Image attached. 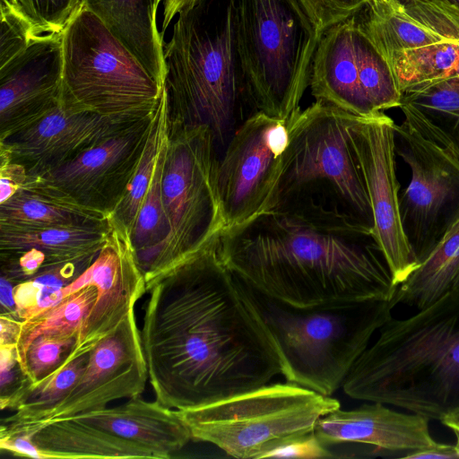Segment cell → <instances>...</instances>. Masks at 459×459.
<instances>
[{"instance_id":"6da1fadb","label":"cell","mask_w":459,"mask_h":459,"mask_svg":"<svg viewBox=\"0 0 459 459\" xmlns=\"http://www.w3.org/2000/svg\"><path fill=\"white\" fill-rule=\"evenodd\" d=\"M147 292L141 338L162 405L204 406L281 374L273 342L216 247L169 270Z\"/></svg>"},{"instance_id":"7a4b0ae2","label":"cell","mask_w":459,"mask_h":459,"mask_svg":"<svg viewBox=\"0 0 459 459\" xmlns=\"http://www.w3.org/2000/svg\"><path fill=\"white\" fill-rule=\"evenodd\" d=\"M216 251L238 278L299 307L391 300L398 287L373 226L318 198L277 203L251 221L223 231Z\"/></svg>"},{"instance_id":"3957f363","label":"cell","mask_w":459,"mask_h":459,"mask_svg":"<svg viewBox=\"0 0 459 459\" xmlns=\"http://www.w3.org/2000/svg\"><path fill=\"white\" fill-rule=\"evenodd\" d=\"M377 333L346 377V395L439 421L459 406V290Z\"/></svg>"},{"instance_id":"277c9868","label":"cell","mask_w":459,"mask_h":459,"mask_svg":"<svg viewBox=\"0 0 459 459\" xmlns=\"http://www.w3.org/2000/svg\"><path fill=\"white\" fill-rule=\"evenodd\" d=\"M176 17L164 46L168 126H207L222 147L247 102L233 0H195Z\"/></svg>"},{"instance_id":"5b68a950","label":"cell","mask_w":459,"mask_h":459,"mask_svg":"<svg viewBox=\"0 0 459 459\" xmlns=\"http://www.w3.org/2000/svg\"><path fill=\"white\" fill-rule=\"evenodd\" d=\"M237 281L277 350L288 382L331 396L373 335L393 316L394 299L290 305Z\"/></svg>"},{"instance_id":"8992f818","label":"cell","mask_w":459,"mask_h":459,"mask_svg":"<svg viewBox=\"0 0 459 459\" xmlns=\"http://www.w3.org/2000/svg\"><path fill=\"white\" fill-rule=\"evenodd\" d=\"M247 103L284 119L309 87L321 37L298 0H233Z\"/></svg>"},{"instance_id":"52a82bcc","label":"cell","mask_w":459,"mask_h":459,"mask_svg":"<svg viewBox=\"0 0 459 459\" xmlns=\"http://www.w3.org/2000/svg\"><path fill=\"white\" fill-rule=\"evenodd\" d=\"M61 39V102L124 124L154 115L164 86L85 3Z\"/></svg>"},{"instance_id":"ba28073f","label":"cell","mask_w":459,"mask_h":459,"mask_svg":"<svg viewBox=\"0 0 459 459\" xmlns=\"http://www.w3.org/2000/svg\"><path fill=\"white\" fill-rule=\"evenodd\" d=\"M218 160L209 127L168 126L161 195L169 231L143 274L146 290L169 270L213 248L225 230Z\"/></svg>"},{"instance_id":"9c48e42d","label":"cell","mask_w":459,"mask_h":459,"mask_svg":"<svg viewBox=\"0 0 459 459\" xmlns=\"http://www.w3.org/2000/svg\"><path fill=\"white\" fill-rule=\"evenodd\" d=\"M338 408L337 399L287 381L179 411L192 440L210 443L231 457L262 459L313 432L321 417Z\"/></svg>"},{"instance_id":"30bf717a","label":"cell","mask_w":459,"mask_h":459,"mask_svg":"<svg viewBox=\"0 0 459 459\" xmlns=\"http://www.w3.org/2000/svg\"><path fill=\"white\" fill-rule=\"evenodd\" d=\"M357 117L317 100L290 114L274 205L292 198H318L343 207L373 226L370 204L351 141V126Z\"/></svg>"},{"instance_id":"8fae6325","label":"cell","mask_w":459,"mask_h":459,"mask_svg":"<svg viewBox=\"0 0 459 459\" xmlns=\"http://www.w3.org/2000/svg\"><path fill=\"white\" fill-rule=\"evenodd\" d=\"M399 108L404 118L395 124V150L411 171L401 218L420 263L459 213V147L416 107L402 102Z\"/></svg>"},{"instance_id":"7c38bea8","label":"cell","mask_w":459,"mask_h":459,"mask_svg":"<svg viewBox=\"0 0 459 459\" xmlns=\"http://www.w3.org/2000/svg\"><path fill=\"white\" fill-rule=\"evenodd\" d=\"M309 88L316 100L358 117L399 108L402 101L390 65L360 30L355 15L321 34Z\"/></svg>"},{"instance_id":"4fadbf2b","label":"cell","mask_w":459,"mask_h":459,"mask_svg":"<svg viewBox=\"0 0 459 459\" xmlns=\"http://www.w3.org/2000/svg\"><path fill=\"white\" fill-rule=\"evenodd\" d=\"M288 139L289 117L279 119L262 112H254L233 132L217 165L225 230L273 209Z\"/></svg>"},{"instance_id":"5bb4252c","label":"cell","mask_w":459,"mask_h":459,"mask_svg":"<svg viewBox=\"0 0 459 459\" xmlns=\"http://www.w3.org/2000/svg\"><path fill=\"white\" fill-rule=\"evenodd\" d=\"M351 141L370 204L373 234L398 286L419 261L401 218L395 123L383 111L358 117L351 126Z\"/></svg>"},{"instance_id":"9a60e30c","label":"cell","mask_w":459,"mask_h":459,"mask_svg":"<svg viewBox=\"0 0 459 459\" xmlns=\"http://www.w3.org/2000/svg\"><path fill=\"white\" fill-rule=\"evenodd\" d=\"M148 377L141 333L132 310L90 351L85 370L62 402L39 420L4 424L33 434L45 423L101 410L117 399L140 396Z\"/></svg>"},{"instance_id":"2e32d148","label":"cell","mask_w":459,"mask_h":459,"mask_svg":"<svg viewBox=\"0 0 459 459\" xmlns=\"http://www.w3.org/2000/svg\"><path fill=\"white\" fill-rule=\"evenodd\" d=\"M108 221L107 240L92 264L58 294L61 300L89 284L97 289L94 305L66 360L89 353L100 340L117 327L147 292L130 234L112 220Z\"/></svg>"},{"instance_id":"e0dca14e","label":"cell","mask_w":459,"mask_h":459,"mask_svg":"<svg viewBox=\"0 0 459 459\" xmlns=\"http://www.w3.org/2000/svg\"><path fill=\"white\" fill-rule=\"evenodd\" d=\"M152 117L126 127L70 162L38 176L80 204L109 216L123 199L137 169Z\"/></svg>"},{"instance_id":"ac0fdd59","label":"cell","mask_w":459,"mask_h":459,"mask_svg":"<svg viewBox=\"0 0 459 459\" xmlns=\"http://www.w3.org/2000/svg\"><path fill=\"white\" fill-rule=\"evenodd\" d=\"M132 125L60 102L31 127L0 142V160L23 166L28 175H42Z\"/></svg>"},{"instance_id":"d6986e66","label":"cell","mask_w":459,"mask_h":459,"mask_svg":"<svg viewBox=\"0 0 459 459\" xmlns=\"http://www.w3.org/2000/svg\"><path fill=\"white\" fill-rule=\"evenodd\" d=\"M61 35L33 39L0 67V142L31 127L61 102Z\"/></svg>"},{"instance_id":"ffe728a7","label":"cell","mask_w":459,"mask_h":459,"mask_svg":"<svg viewBox=\"0 0 459 459\" xmlns=\"http://www.w3.org/2000/svg\"><path fill=\"white\" fill-rule=\"evenodd\" d=\"M355 18L386 62L404 50L459 40V6L447 0H369Z\"/></svg>"},{"instance_id":"44dd1931","label":"cell","mask_w":459,"mask_h":459,"mask_svg":"<svg viewBox=\"0 0 459 459\" xmlns=\"http://www.w3.org/2000/svg\"><path fill=\"white\" fill-rule=\"evenodd\" d=\"M429 419L393 410L387 404L368 402L356 408H340L321 417L315 434L327 447L359 444L372 446L379 455L405 458L410 453L438 444L429 429Z\"/></svg>"},{"instance_id":"7402d4cb","label":"cell","mask_w":459,"mask_h":459,"mask_svg":"<svg viewBox=\"0 0 459 459\" xmlns=\"http://www.w3.org/2000/svg\"><path fill=\"white\" fill-rule=\"evenodd\" d=\"M137 444L155 458L167 459L192 440L190 429L179 410H173L140 396L120 405L72 417Z\"/></svg>"},{"instance_id":"603a6c76","label":"cell","mask_w":459,"mask_h":459,"mask_svg":"<svg viewBox=\"0 0 459 459\" xmlns=\"http://www.w3.org/2000/svg\"><path fill=\"white\" fill-rule=\"evenodd\" d=\"M108 216L83 206L40 176L28 175L15 193L0 203V224L58 228L103 223Z\"/></svg>"},{"instance_id":"cb8c5ba5","label":"cell","mask_w":459,"mask_h":459,"mask_svg":"<svg viewBox=\"0 0 459 459\" xmlns=\"http://www.w3.org/2000/svg\"><path fill=\"white\" fill-rule=\"evenodd\" d=\"M84 3L164 86V45L156 24L155 0H85Z\"/></svg>"},{"instance_id":"d4e9b609","label":"cell","mask_w":459,"mask_h":459,"mask_svg":"<svg viewBox=\"0 0 459 459\" xmlns=\"http://www.w3.org/2000/svg\"><path fill=\"white\" fill-rule=\"evenodd\" d=\"M32 441L48 458H155L148 449L90 423L65 418L41 425Z\"/></svg>"},{"instance_id":"484cf974","label":"cell","mask_w":459,"mask_h":459,"mask_svg":"<svg viewBox=\"0 0 459 459\" xmlns=\"http://www.w3.org/2000/svg\"><path fill=\"white\" fill-rule=\"evenodd\" d=\"M108 231V221L58 228H25L0 224V252L17 253L36 249L45 255V266L82 261L98 255Z\"/></svg>"},{"instance_id":"4316f807","label":"cell","mask_w":459,"mask_h":459,"mask_svg":"<svg viewBox=\"0 0 459 459\" xmlns=\"http://www.w3.org/2000/svg\"><path fill=\"white\" fill-rule=\"evenodd\" d=\"M459 290V213L431 251L398 285L396 304L424 308L449 292Z\"/></svg>"},{"instance_id":"83f0119b","label":"cell","mask_w":459,"mask_h":459,"mask_svg":"<svg viewBox=\"0 0 459 459\" xmlns=\"http://www.w3.org/2000/svg\"><path fill=\"white\" fill-rule=\"evenodd\" d=\"M387 63L402 93L423 84L459 76V40L404 50L394 55Z\"/></svg>"},{"instance_id":"f1b7e54d","label":"cell","mask_w":459,"mask_h":459,"mask_svg":"<svg viewBox=\"0 0 459 459\" xmlns=\"http://www.w3.org/2000/svg\"><path fill=\"white\" fill-rule=\"evenodd\" d=\"M96 298V287L89 284L67 295L57 304L24 320L16 347L23 369L26 351L37 337L74 333L80 334Z\"/></svg>"},{"instance_id":"f546056e","label":"cell","mask_w":459,"mask_h":459,"mask_svg":"<svg viewBox=\"0 0 459 459\" xmlns=\"http://www.w3.org/2000/svg\"><path fill=\"white\" fill-rule=\"evenodd\" d=\"M167 139L168 129L162 136L152 179L131 234L132 245L143 274L169 231L161 195Z\"/></svg>"},{"instance_id":"4dcf8cb0","label":"cell","mask_w":459,"mask_h":459,"mask_svg":"<svg viewBox=\"0 0 459 459\" xmlns=\"http://www.w3.org/2000/svg\"><path fill=\"white\" fill-rule=\"evenodd\" d=\"M167 129L168 100L164 85L160 101L152 119L149 135L137 169L123 199L108 216V219L125 228L130 236L152 179L160 144Z\"/></svg>"},{"instance_id":"1f68e13d","label":"cell","mask_w":459,"mask_h":459,"mask_svg":"<svg viewBox=\"0 0 459 459\" xmlns=\"http://www.w3.org/2000/svg\"><path fill=\"white\" fill-rule=\"evenodd\" d=\"M89 353L66 360L56 371L34 383L20 401L15 413L1 423H29L39 420L62 402L76 385L87 366Z\"/></svg>"},{"instance_id":"d6a6232c","label":"cell","mask_w":459,"mask_h":459,"mask_svg":"<svg viewBox=\"0 0 459 459\" xmlns=\"http://www.w3.org/2000/svg\"><path fill=\"white\" fill-rule=\"evenodd\" d=\"M96 257L43 267L14 287V299L22 321L59 302L57 294L74 281Z\"/></svg>"},{"instance_id":"836d02e7","label":"cell","mask_w":459,"mask_h":459,"mask_svg":"<svg viewBox=\"0 0 459 459\" xmlns=\"http://www.w3.org/2000/svg\"><path fill=\"white\" fill-rule=\"evenodd\" d=\"M402 102L419 108L459 147V76L407 90L402 93Z\"/></svg>"},{"instance_id":"e575fe53","label":"cell","mask_w":459,"mask_h":459,"mask_svg":"<svg viewBox=\"0 0 459 459\" xmlns=\"http://www.w3.org/2000/svg\"><path fill=\"white\" fill-rule=\"evenodd\" d=\"M78 337L79 333L40 335L31 342L26 351L24 370L33 384L65 363L77 344Z\"/></svg>"},{"instance_id":"d590c367","label":"cell","mask_w":459,"mask_h":459,"mask_svg":"<svg viewBox=\"0 0 459 459\" xmlns=\"http://www.w3.org/2000/svg\"><path fill=\"white\" fill-rule=\"evenodd\" d=\"M85 0H14L16 8L26 18L32 37L60 34L84 4Z\"/></svg>"},{"instance_id":"8d00e7d4","label":"cell","mask_w":459,"mask_h":459,"mask_svg":"<svg viewBox=\"0 0 459 459\" xmlns=\"http://www.w3.org/2000/svg\"><path fill=\"white\" fill-rule=\"evenodd\" d=\"M0 67L23 52L34 39L30 24L12 0H0Z\"/></svg>"},{"instance_id":"74e56055","label":"cell","mask_w":459,"mask_h":459,"mask_svg":"<svg viewBox=\"0 0 459 459\" xmlns=\"http://www.w3.org/2000/svg\"><path fill=\"white\" fill-rule=\"evenodd\" d=\"M23 369L17 348L0 347V407L15 411L32 385Z\"/></svg>"},{"instance_id":"f35d334b","label":"cell","mask_w":459,"mask_h":459,"mask_svg":"<svg viewBox=\"0 0 459 459\" xmlns=\"http://www.w3.org/2000/svg\"><path fill=\"white\" fill-rule=\"evenodd\" d=\"M320 33L359 13L369 0H298Z\"/></svg>"},{"instance_id":"ab89813d","label":"cell","mask_w":459,"mask_h":459,"mask_svg":"<svg viewBox=\"0 0 459 459\" xmlns=\"http://www.w3.org/2000/svg\"><path fill=\"white\" fill-rule=\"evenodd\" d=\"M335 458L331 448L325 446L315 432L295 437L266 453L264 458Z\"/></svg>"},{"instance_id":"60d3db41","label":"cell","mask_w":459,"mask_h":459,"mask_svg":"<svg viewBox=\"0 0 459 459\" xmlns=\"http://www.w3.org/2000/svg\"><path fill=\"white\" fill-rule=\"evenodd\" d=\"M32 435L26 430L9 429L1 425L0 449L14 455L46 459L45 455L33 443Z\"/></svg>"},{"instance_id":"b9f144b4","label":"cell","mask_w":459,"mask_h":459,"mask_svg":"<svg viewBox=\"0 0 459 459\" xmlns=\"http://www.w3.org/2000/svg\"><path fill=\"white\" fill-rule=\"evenodd\" d=\"M27 178L28 173L23 166L0 160V203L11 197Z\"/></svg>"},{"instance_id":"7bdbcfd3","label":"cell","mask_w":459,"mask_h":459,"mask_svg":"<svg viewBox=\"0 0 459 459\" xmlns=\"http://www.w3.org/2000/svg\"><path fill=\"white\" fill-rule=\"evenodd\" d=\"M17 283L1 274L0 279V315L21 320L14 299V287ZM22 321V320H21Z\"/></svg>"},{"instance_id":"ee69618b","label":"cell","mask_w":459,"mask_h":459,"mask_svg":"<svg viewBox=\"0 0 459 459\" xmlns=\"http://www.w3.org/2000/svg\"><path fill=\"white\" fill-rule=\"evenodd\" d=\"M22 322L12 316L0 315V347H17Z\"/></svg>"},{"instance_id":"f6af8a7d","label":"cell","mask_w":459,"mask_h":459,"mask_svg":"<svg viewBox=\"0 0 459 459\" xmlns=\"http://www.w3.org/2000/svg\"><path fill=\"white\" fill-rule=\"evenodd\" d=\"M405 458L420 459V458H459L455 445L438 443L437 445L420 450L413 451L407 455Z\"/></svg>"},{"instance_id":"bcb514c9","label":"cell","mask_w":459,"mask_h":459,"mask_svg":"<svg viewBox=\"0 0 459 459\" xmlns=\"http://www.w3.org/2000/svg\"><path fill=\"white\" fill-rule=\"evenodd\" d=\"M194 1L195 0H165L163 2L162 26L166 28L169 27L170 22L176 18L178 13Z\"/></svg>"},{"instance_id":"7dc6e473","label":"cell","mask_w":459,"mask_h":459,"mask_svg":"<svg viewBox=\"0 0 459 459\" xmlns=\"http://www.w3.org/2000/svg\"><path fill=\"white\" fill-rule=\"evenodd\" d=\"M440 422L450 429L459 438V406L442 418Z\"/></svg>"},{"instance_id":"c3c4849f","label":"cell","mask_w":459,"mask_h":459,"mask_svg":"<svg viewBox=\"0 0 459 459\" xmlns=\"http://www.w3.org/2000/svg\"><path fill=\"white\" fill-rule=\"evenodd\" d=\"M399 1H401V2H408V1H411V0H399ZM447 1H449V2H451L453 4H457L459 6V0H447Z\"/></svg>"},{"instance_id":"681fc988","label":"cell","mask_w":459,"mask_h":459,"mask_svg":"<svg viewBox=\"0 0 459 459\" xmlns=\"http://www.w3.org/2000/svg\"><path fill=\"white\" fill-rule=\"evenodd\" d=\"M458 457H459V438H456V443L455 445Z\"/></svg>"},{"instance_id":"f907efd6","label":"cell","mask_w":459,"mask_h":459,"mask_svg":"<svg viewBox=\"0 0 459 459\" xmlns=\"http://www.w3.org/2000/svg\"><path fill=\"white\" fill-rule=\"evenodd\" d=\"M165 0H155V6L156 8L158 9L159 5L160 4V3H163Z\"/></svg>"},{"instance_id":"816d5d0a","label":"cell","mask_w":459,"mask_h":459,"mask_svg":"<svg viewBox=\"0 0 459 459\" xmlns=\"http://www.w3.org/2000/svg\"><path fill=\"white\" fill-rule=\"evenodd\" d=\"M12 1H14V0H12Z\"/></svg>"}]
</instances>
